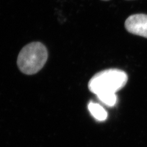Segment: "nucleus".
<instances>
[{"instance_id":"obj_1","label":"nucleus","mask_w":147,"mask_h":147,"mask_svg":"<svg viewBox=\"0 0 147 147\" xmlns=\"http://www.w3.org/2000/svg\"><path fill=\"white\" fill-rule=\"evenodd\" d=\"M126 73L118 69H109L95 74L89 80V90L96 95L114 93L122 89L126 84Z\"/></svg>"},{"instance_id":"obj_2","label":"nucleus","mask_w":147,"mask_h":147,"mask_svg":"<svg viewBox=\"0 0 147 147\" xmlns=\"http://www.w3.org/2000/svg\"><path fill=\"white\" fill-rule=\"evenodd\" d=\"M48 57L47 49L39 42H33L25 46L19 54L17 64L23 73L33 75L44 67Z\"/></svg>"},{"instance_id":"obj_3","label":"nucleus","mask_w":147,"mask_h":147,"mask_svg":"<svg viewBox=\"0 0 147 147\" xmlns=\"http://www.w3.org/2000/svg\"><path fill=\"white\" fill-rule=\"evenodd\" d=\"M125 27L129 33L147 38V15L137 14L130 16L125 22Z\"/></svg>"},{"instance_id":"obj_4","label":"nucleus","mask_w":147,"mask_h":147,"mask_svg":"<svg viewBox=\"0 0 147 147\" xmlns=\"http://www.w3.org/2000/svg\"><path fill=\"white\" fill-rule=\"evenodd\" d=\"M89 112L95 119L100 121H105L107 117L106 111L99 104L90 102L88 105Z\"/></svg>"},{"instance_id":"obj_5","label":"nucleus","mask_w":147,"mask_h":147,"mask_svg":"<svg viewBox=\"0 0 147 147\" xmlns=\"http://www.w3.org/2000/svg\"><path fill=\"white\" fill-rule=\"evenodd\" d=\"M98 99L109 106H113L117 102V96L114 93H104L96 95Z\"/></svg>"},{"instance_id":"obj_6","label":"nucleus","mask_w":147,"mask_h":147,"mask_svg":"<svg viewBox=\"0 0 147 147\" xmlns=\"http://www.w3.org/2000/svg\"><path fill=\"white\" fill-rule=\"evenodd\" d=\"M102 1H109V0H102Z\"/></svg>"}]
</instances>
